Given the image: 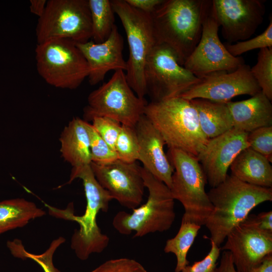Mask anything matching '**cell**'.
Returning <instances> with one entry per match:
<instances>
[{
  "mask_svg": "<svg viewBox=\"0 0 272 272\" xmlns=\"http://www.w3.org/2000/svg\"><path fill=\"white\" fill-rule=\"evenodd\" d=\"M213 210L205 226L212 240L219 247L227 235L241 223L250 211L259 204L272 200V188L258 186L243 182L233 175L207 192Z\"/></svg>",
  "mask_w": 272,
  "mask_h": 272,
  "instance_id": "1",
  "label": "cell"
},
{
  "mask_svg": "<svg viewBox=\"0 0 272 272\" xmlns=\"http://www.w3.org/2000/svg\"><path fill=\"white\" fill-rule=\"evenodd\" d=\"M83 181L87 205L82 216L74 214L72 205L65 210L48 206L50 214L57 218L75 221L79 225L71 238V246L77 256L85 260L94 253L102 252L107 246L109 237L103 234L97 224V216L100 211L107 212L109 205L113 199L95 178L90 165L73 168L68 183L75 179Z\"/></svg>",
  "mask_w": 272,
  "mask_h": 272,
  "instance_id": "2",
  "label": "cell"
},
{
  "mask_svg": "<svg viewBox=\"0 0 272 272\" xmlns=\"http://www.w3.org/2000/svg\"><path fill=\"white\" fill-rule=\"evenodd\" d=\"M208 0H163L151 14L156 43L163 44L184 63L202 32Z\"/></svg>",
  "mask_w": 272,
  "mask_h": 272,
  "instance_id": "3",
  "label": "cell"
},
{
  "mask_svg": "<svg viewBox=\"0 0 272 272\" xmlns=\"http://www.w3.org/2000/svg\"><path fill=\"white\" fill-rule=\"evenodd\" d=\"M144 115L169 149L181 150L196 157L209 140L200 129L191 100L178 96L152 101L147 104Z\"/></svg>",
  "mask_w": 272,
  "mask_h": 272,
  "instance_id": "4",
  "label": "cell"
},
{
  "mask_svg": "<svg viewBox=\"0 0 272 272\" xmlns=\"http://www.w3.org/2000/svg\"><path fill=\"white\" fill-rule=\"evenodd\" d=\"M141 174L149 191L146 202L131 213L118 212L113 218L112 225L122 235L142 237L149 233L168 230L175 218L174 199L170 189L143 167Z\"/></svg>",
  "mask_w": 272,
  "mask_h": 272,
  "instance_id": "5",
  "label": "cell"
},
{
  "mask_svg": "<svg viewBox=\"0 0 272 272\" xmlns=\"http://www.w3.org/2000/svg\"><path fill=\"white\" fill-rule=\"evenodd\" d=\"M168 159L174 168L170 188L173 198L183 205L182 218L200 226L213 207L205 191L206 175L196 156L177 149H169Z\"/></svg>",
  "mask_w": 272,
  "mask_h": 272,
  "instance_id": "6",
  "label": "cell"
},
{
  "mask_svg": "<svg viewBox=\"0 0 272 272\" xmlns=\"http://www.w3.org/2000/svg\"><path fill=\"white\" fill-rule=\"evenodd\" d=\"M110 2L127 37L129 50L125 71L127 83L139 98L144 99L147 94L145 66L149 53L156 44L151 14L133 8L125 0Z\"/></svg>",
  "mask_w": 272,
  "mask_h": 272,
  "instance_id": "7",
  "label": "cell"
},
{
  "mask_svg": "<svg viewBox=\"0 0 272 272\" xmlns=\"http://www.w3.org/2000/svg\"><path fill=\"white\" fill-rule=\"evenodd\" d=\"M35 59L39 75L55 88L76 89L89 75L85 58L70 40L53 39L37 44Z\"/></svg>",
  "mask_w": 272,
  "mask_h": 272,
  "instance_id": "8",
  "label": "cell"
},
{
  "mask_svg": "<svg viewBox=\"0 0 272 272\" xmlns=\"http://www.w3.org/2000/svg\"><path fill=\"white\" fill-rule=\"evenodd\" d=\"M147 104L145 98L134 94L124 71L116 70L107 82L89 95L88 105L84 108V120L88 122L95 117L105 116L135 127Z\"/></svg>",
  "mask_w": 272,
  "mask_h": 272,
  "instance_id": "9",
  "label": "cell"
},
{
  "mask_svg": "<svg viewBox=\"0 0 272 272\" xmlns=\"http://www.w3.org/2000/svg\"><path fill=\"white\" fill-rule=\"evenodd\" d=\"M37 44L53 39L82 43L92 38L88 0H48L43 14L38 18Z\"/></svg>",
  "mask_w": 272,
  "mask_h": 272,
  "instance_id": "10",
  "label": "cell"
},
{
  "mask_svg": "<svg viewBox=\"0 0 272 272\" xmlns=\"http://www.w3.org/2000/svg\"><path fill=\"white\" fill-rule=\"evenodd\" d=\"M144 76L152 101L180 96L200 81L179 63L171 48L160 43L155 44L147 58Z\"/></svg>",
  "mask_w": 272,
  "mask_h": 272,
  "instance_id": "11",
  "label": "cell"
},
{
  "mask_svg": "<svg viewBox=\"0 0 272 272\" xmlns=\"http://www.w3.org/2000/svg\"><path fill=\"white\" fill-rule=\"evenodd\" d=\"M219 27L212 1L208 0L200 39L183 64L200 79L215 73L233 71L245 63L242 57L231 55L222 43Z\"/></svg>",
  "mask_w": 272,
  "mask_h": 272,
  "instance_id": "12",
  "label": "cell"
},
{
  "mask_svg": "<svg viewBox=\"0 0 272 272\" xmlns=\"http://www.w3.org/2000/svg\"><path fill=\"white\" fill-rule=\"evenodd\" d=\"M90 166L99 184L121 206L133 210L141 204L146 188L141 167L137 162L118 159L110 163Z\"/></svg>",
  "mask_w": 272,
  "mask_h": 272,
  "instance_id": "13",
  "label": "cell"
},
{
  "mask_svg": "<svg viewBox=\"0 0 272 272\" xmlns=\"http://www.w3.org/2000/svg\"><path fill=\"white\" fill-rule=\"evenodd\" d=\"M260 91L250 67L244 63L233 71L215 73L200 78L197 84L180 97L189 100L203 99L227 103L236 96H252Z\"/></svg>",
  "mask_w": 272,
  "mask_h": 272,
  "instance_id": "14",
  "label": "cell"
},
{
  "mask_svg": "<svg viewBox=\"0 0 272 272\" xmlns=\"http://www.w3.org/2000/svg\"><path fill=\"white\" fill-rule=\"evenodd\" d=\"M263 0H212L223 38L229 43L250 39L262 23Z\"/></svg>",
  "mask_w": 272,
  "mask_h": 272,
  "instance_id": "15",
  "label": "cell"
},
{
  "mask_svg": "<svg viewBox=\"0 0 272 272\" xmlns=\"http://www.w3.org/2000/svg\"><path fill=\"white\" fill-rule=\"evenodd\" d=\"M248 133L233 127L209 139L196 158L210 186L215 187L225 180L234 160L242 150L249 147Z\"/></svg>",
  "mask_w": 272,
  "mask_h": 272,
  "instance_id": "16",
  "label": "cell"
},
{
  "mask_svg": "<svg viewBox=\"0 0 272 272\" xmlns=\"http://www.w3.org/2000/svg\"><path fill=\"white\" fill-rule=\"evenodd\" d=\"M221 250L230 252L238 272H249L272 253V233L242 222L227 235Z\"/></svg>",
  "mask_w": 272,
  "mask_h": 272,
  "instance_id": "17",
  "label": "cell"
},
{
  "mask_svg": "<svg viewBox=\"0 0 272 272\" xmlns=\"http://www.w3.org/2000/svg\"><path fill=\"white\" fill-rule=\"evenodd\" d=\"M76 45L87 62L90 85H95L102 81L106 74L111 70L126 71L127 63L122 55L123 38L116 25L103 42L88 41Z\"/></svg>",
  "mask_w": 272,
  "mask_h": 272,
  "instance_id": "18",
  "label": "cell"
},
{
  "mask_svg": "<svg viewBox=\"0 0 272 272\" xmlns=\"http://www.w3.org/2000/svg\"><path fill=\"white\" fill-rule=\"evenodd\" d=\"M135 129L139 144L138 160L170 189L174 168L164 152L165 143L162 137L144 114L138 121Z\"/></svg>",
  "mask_w": 272,
  "mask_h": 272,
  "instance_id": "19",
  "label": "cell"
},
{
  "mask_svg": "<svg viewBox=\"0 0 272 272\" xmlns=\"http://www.w3.org/2000/svg\"><path fill=\"white\" fill-rule=\"evenodd\" d=\"M234 128L246 132L272 126V104L261 92L244 100L227 103Z\"/></svg>",
  "mask_w": 272,
  "mask_h": 272,
  "instance_id": "20",
  "label": "cell"
},
{
  "mask_svg": "<svg viewBox=\"0 0 272 272\" xmlns=\"http://www.w3.org/2000/svg\"><path fill=\"white\" fill-rule=\"evenodd\" d=\"M87 122L79 117L74 118L64 127L59 139L61 156L73 168L92 162Z\"/></svg>",
  "mask_w": 272,
  "mask_h": 272,
  "instance_id": "21",
  "label": "cell"
},
{
  "mask_svg": "<svg viewBox=\"0 0 272 272\" xmlns=\"http://www.w3.org/2000/svg\"><path fill=\"white\" fill-rule=\"evenodd\" d=\"M267 159L250 147L242 150L230 168L232 175L252 185L272 188V166Z\"/></svg>",
  "mask_w": 272,
  "mask_h": 272,
  "instance_id": "22",
  "label": "cell"
},
{
  "mask_svg": "<svg viewBox=\"0 0 272 272\" xmlns=\"http://www.w3.org/2000/svg\"><path fill=\"white\" fill-rule=\"evenodd\" d=\"M191 101L196 109L200 129L207 139L215 138L234 127L227 103L203 99Z\"/></svg>",
  "mask_w": 272,
  "mask_h": 272,
  "instance_id": "23",
  "label": "cell"
},
{
  "mask_svg": "<svg viewBox=\"0 0 272 272\" xmlns=\"http://www.w3.org/2000/svg\"><path fill=\"white\" fill-rule=\"evenodd\" d=\"M44 211L33 202L18 198L0 201V234L21 228L31 220L43 217Z\"/></svg>",
  "mask_w": 272,
  "mask_h": 272,
  "instance_id": "24",
  "label": "cell"
},
{
  "mask_svg": "<svg viewBox=\"0 0 272 272\" xmlns=\"http://www.w3.org/2000/svg\"><path fill=\"white\" fill-rule=\"evenodd\" d=\"M201 226L183 218L177 234L167 240L164 251L175 254L177 263L175 272H181L189 264L188 252L198 234Z\"/></svg>",
  "mask_w": 272,
  "mask_h": 272,
  "instance_id": "25",
  "label": "cell"
},
{
  "mask_svg": "<svg viewBox=\"0 0 272 272\" xmlns=\"http://www.w3.org/2000/svg\"><path fill=\"white\" fill-rule=\"evenodd\" d=\"M91 14L92 38L101 43L110 35L114 26V12L109 0H88Z\"/></svg>",
  "mask_w": 272,
  "mask_h": 272,
  "instance_id": "26",
  "label": "cell"
},
{
  "mask_svg": "<svg viewBox=\"0 0 272 272\" xmlns=\"http://www.w3.org/2000/svg\"><path fill=\"white\" fill-rule=\"evenodd\" d=\"M65 239L59 237L53 240L49 247L42 253L35 254L26 250L22 241L18 239L7 242V246L11 254L15 257L31 259L37 263L44 272H60L53 263V256L57 248L65 242Z\"/></svg>",
  "mask_w": 272,
  "mask_h": 272,
  "instance_id": "27",
  "label": "cell"
},
{
  "mask_svg": "<svg viewBox=\"0 0 272 272\" xmlns=\"http://www.w3.org/2000/svg\"><path fill=\"white\" fill-rule=\"evenodd\" d=\"M250 71L261 91L271 101L272 47L259 49L256 63L250 67Z\"/></svg>",
  "mask_w": 272,
  "mask_h": 272,
  "instance_id": "28",
  "label": "cell"
},
{
  "mask_svg": "<svg viewBox=\"0 0 272 272\" xmlns=\"http://www.w3.org/2000/svg\"><path fill=\"white\" fill-rule=\"evenodd\" d=\"M114 150L117 159L122 161L133 163L138 160L139 144L135 127L122 124Z\"/></svg>",
  "mask_w": 272,
  "mask_h": 272,
  "instance_id": "29",
  "label": "cell"
},
{
  "mask_svg": "<svg viewBox=\"0 0 272 272\" xmlns=\"http://www.w3.org/2000/svg\"><path fill=\"white\" fill-rule=\"evenodd\" d=\"M225 46L229 52L235 57L249 51L264 48L272 47V20L271 17L265 30L257 36L247 40L236 42L227 43Z\"/></svg>",
  "mask_w": 272,
  "mask_h": 272,
  "instance_id": "30",
  "label": "cell"
},
{
  "mask_svg": "<svg viewBox=\"0 0 272 272\" xmlns=\"http://www.w3.org/2000/svg\"><path fill=\"white\" fill-rule=\"evenodd\" d=\"M92 162L103 164L117 159L115 152L100 137L92 124L87 122Z\"/></svg>",
  "mask_w": 272,
  "mask_h": 272,
  "instance_id": "31",
  "label": "cell"
},
{
  "mask_svg": "<svg viewBox=\"0 0 272 272\" xmlns=\"http://www.w3.org/2000/svg\"><path fill=\"white\" fill-rule=\"evenodd\" d=\"M249 147L272 162V126L255 129L248 133Z\"/></svg>",
  "mask_w": 272,
  "mask_h": 272,
  "instance_id": "32",
  "label": "cell"
},
{
  "mask_svg": "<svg viewBox=\"0 0 272 272\" xmlns=\"http://www.w3.org/2000/svg\"><path fill=\"white\" fill-rule=\"evenodd\" d=\"M91 121L92 125L98 134L115 151V143L122 124L114 119L105 116L95 117Z\"/></svg>",
  "mask_w": 272,
  "mask_h": 272,
  "instance_id": "33",
  "label": "cell"
},
{
  "mask_svg": "<svg viewBox=\"0 0 272 272\" xmlns=\"http://www.w3.org/2000/svg\"><path fill=\"white\" fill-rule=\"evenodd\" d=\"M91 272H148L137 261L128 258H119L106 261Z\"/></svg>",
  "mask_w": 272,
  "mask_h": 272,
  "instance_id": "34",
  "label": "cell"
},
{
  "mask_svg": "<svg viewBox=\"0 0 272 272\" xmlns=\"http://www.w3.org/2000/svg\"><path fill=\"white\" fill-rule=\"evenodd\" d=\"M210 241L211 248L208 254L202 260L195 261L191 265H187L181 272H214L221 248L214 241Z\"/></svg>",
  "mask_w": 272,
  "mask_h": 272,
  "instance_id": "35",
  "label": "cell"
},
{
  "mask_svg": "<svg viewBox=\"0 0 272 272\" xmlns=\"http://www.w3.org/2000/svg\"><path fill=\"white\" fill-rule=\"evenodd\" d=\"M242 222L272 233L271 211L261 212L257 215L249 214Z\"/></svg>",
  "mask_w": 272,
  "mask_h": 272,
  "instance_id": "36",
  "label": "cell"
},
{
  "mask_svg": "<svg viewBox=\"0 0 272 272\" xmlns=\"http://www.w3.org/2000/svg\"><path fill=\"white\" fill-rule=\"evenodd\" d=\"M133 8L143 12L151 14L156 7L162 3L163 0H125Z\"/></svg>",
  "mask_w": 272,
  "mask_h": 272,
  "instance_id": "37",
  "label": "cell"
},
{
  "mask_svg": "<svg viewBox=\"0 0 272 272\" xmlns=\"http://www.w3.org/2000/svg\"><path fill=\"white\" fill-rule=\"evenodd\" d=\"M214 272H238L234 264L232 255L229 251L222 253L219 265Z\"/></svg>",
  "mask_w": 272,
  "mask_h": 272,
  "instance_id": "38",
  "label": "cell"
},
{
  "mask_svg": "<svg viewBox=\"0 0 272 272\" xmlns=\"http://www.w3.org/2000/svg\"><path fill=\"white\" fill-rule=\"evenodd\" d=\"M47 2L46 0H30V12L38 18L40 17L44 12Z\"/></svg>",
  "mask_w": 272,
  "mask_h": 272,
  "instance_id": "39",
  "label": "cell"
},
{
  "mask_svg": "<svg viewBox=\"0 0 272 272\" xmlns=\"http://www.w3.org/2000/svg\"><path fill=\"white\" fill-rule=\"evenodd\" d=\"M249 272H272V253L266 255L258 265Z\"/></svg>",
  "mask_w": 272,
  "mask_h": 272,
  "instance_id": "40",
  "label": "cell"
}]
</instances>
